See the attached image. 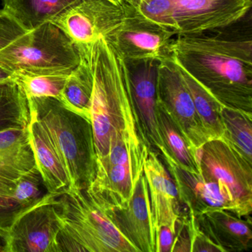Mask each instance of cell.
Segmentation results:
<instances>
[{"mask_svg":"<svg viewBox=\"0 0 252 252\" xmlns=\"http://www.w3.org/2000/svg\"><path fill=\"white\" fill-rule=\"evenodd\" d=\"M236 23L210 33L177 35L171 52L222 105L252 113V27Z\"/></svg>","mask_w":252,"mask_h":252,"instance_id":"6da1fadb","label":"cell"},{"mask_svg":"<svg viewBox=\"0 0 252 252\" xmlns=\"http://www.w3.org/2000/svg\"><path fill=\"white\" fill-rule=\"evenodd\" d=\"M77 47L94 80L91 121L97 158L107 156L113 134L150 146L135 108L125 59L104 37Z\"/></svg>","mask_w":252,"mask_h":252,"instance_id":"7a4b0ae2","label":"cell"},{"mask_svg":"<svg viewBox=\"0 0 252 252\" xmlns=\"http://www.w3.org/2000/svg\"><path fill=\"white\" fill-rule=\"evenodd\" d=\"M28 100L31 114L46 129L65 165L70 188L86 189L96 172L97 156L91 121L69 110L52 97Z\"/></svg>","mask_w":252,"mask_h":252,"instance_id":"3957f363","label":"cell"},{"mask_svg":"<svg viewBox=\"0 0 252 252\" xmlns=\"http://www.w3.org/2000/svg\"><path fill=\"white\" fill-rule=\"evenodd\" d=\"M56 206L60 252H139L86 190L63 191Z\"/></svg>","mask_w":252,"mask_h":252,"instance_id":"277c9868","label":"cell"},{"mask_svg":"<svg viewBox=\"0 0 252 252\" xmlns=\"http://www.w3.org/2000/svg\"><path fill=\"white\" fill-rule=\"evenodd\" d=\"M79 64L77 45L52 22L26 32L0 51V64L14 74L70 75Z\"/></svg>","mask_w":252,"mask_h":252,"instance_id":"5b68a950","label":"cell"},{"mask_svg":"<svg viewBox=\"0 0 252 252\" xmlns=\"http://www.w3.org/2000/svg\"><path fill=\"white\" fill-rule=\"evenodd\" d=\"M199 168L206 180L219 183L226 190L234 215L251 218L252 162L223 138L208 141L199 152Z\"/></svg>","mask_w":252,"mask_h":252,"instance_id":"8992f818","label":"cell"},{"mask_svg":"<svg viewBox=\"0 0 252 252\" xmlns=\"http://www.w3.org/2000/svg\"><path fill=\"white\" fill-rule=\"evenodd\" d=\"M57 194L47 192L39 202L18 214L1 236L2 252H60Z\"/></svg>","mask_w":252,"mask_h":252,"instance_id":"52a82bcc","label":"cell"},{"mask_svg":"<svg viewBox=\"0 0 252 252\" xmlns=\"http://www.w3.org/2000/svg\"><path fill=\"white\" fill-rule=\"evenodd\" d=\"M157 101L196 152L209 141L197 116L191 94L172 57L159 63Z\"/></svg>","mask_w":252,"mask_h":252,"instance_id":"ba28073f","label":"cell"},{"mask_svg":"<svg viewBox=\"0 0 252 252\" xmlns=\"http://www.w3.org/2000/svg\"><path fill=\"white\" fill-rule=\"evenodd\" d=\"M126 17L117 29L106 36L125 60H166L172 57L174 31L146 20L125 5Z\"/></svg>","mask_w":252,"mask_h":252,"instance_id":"9c48e42d","label":"cell"},{"mask_svg":"<svg viewBox=\"0 0 252 252\" xmlns=\"http://www.w3.org/2000/svg\"><path fill=\"white\" fill-rule=\"evenodd\" d=\"M126 14L123 5L109 0H82L52 23L76 45L88 44L110 35L122 24Z\"/></svg>","mask_w":252,"mask_h":252,"instance_id":"30bf717a","label":"cell"},{"mask_svg":"<svg viewBox=\"0 0 252 252\" xmlns=\"http://www.w3.org/2000/svg\"><path fill=\"white\" fill-rule=\"evenodd\" d=\"M178 35L228 27L250 12L252 0H173Z\"/></svg>","mask_w":252,"mask_h":252,"instance_id":"8fae6325","label":"cell"},{"mask_svg":"<svg viewBox=\"0 0 252 252\" xmlns=\"http://www.w3.org/2000/svg\"><path fill=\"white\" fill-rule=\"evenodd\" d=\"M178 190L180 201L195 217L217 209L234 213V206L226 190L200 172L189 170L178 165L165 151L159 152Z\"/></svg>","mask_w":252,"mask_h":252,"instance_id":"7c38bea8","label":"cell"},{"mask_svg":"<svg viewBox=\"0 0 252 252\" xmlns=\"http://www.w3.org/2000/svg\"><path fill=\"white\" fill-rule=\"evenodd\" d=\"M125 62L141 127L150 147L159 151L163 148L157 122V76L160 61L144 59Z\"/></svg>","mask_w":252,"mask_h":252,"instance_id":"4fadbf2b","label":"cell"},{"mask_svg":"<svg viewBox=\"0 0 252 252\" xmlns=\"http://www.w3.org/2000/svg\"><path fill=\"white\" fill-rule=\"evenodd\" d=\"M107 213L121 232L139 252H156V231L144 173L137 181L128 203Z\"/></svg>","mask_w":252,"mask_h":252,"instance_id":"5bb4252c","label":"cell"},{"mask_svg":"<svg viewBox=\"0 0 252 252\" xmlns=\"http://www.w3.org/2000/svg\"><path fill=\"white\" fill-rule=\"evenodd\" d=\"M155 231L162 225L176 226L181 201L175 183L158 153L150 149L144 164Z\"/></svg>","mask_w":252,"mask_h":252,"instance_id":"9a60e30c","label":"cell"},{"mask_svg":"<svg viewBox=\"0 0 252 252\" xmlns=\"http://www.w3.org/2000/svg\"><path fill=\"white\" fill-rule=\"evenodd\" d=\"M141 176L123 165L109 164L96 158L95 178L85 190L103 209L109 212L128 203Z\"/></svg>","mask_w":252,"mask_h":252,"instance_id":"2e32d148","label":"cell"},{"mask_svg":"<svg viewBox=\"0 0 252 252\" xmlns=\"http://www.w3.org/2000/svg\"><path fill=\"white\" fill-rule=\"evenodd\" d=\"M195 218L200 229L224 252H243L252 247L251 218H240L225 209L211 211Z\"/></svg>","mask_w":252,"mask_h":252,"instance_id":"e0dca14e","label":"cell"},{"mask_svg":"<svg viewBox=\"0 0 252 252\" xmlns=\"http://www.w3.org/2000/svg\"><path fill=\"white\" fill-rule=\"evenodd\" d=\"M36 167L48 193L59 194L70 188L68 172L46 129L31 114L29 126Z\"/></svg>","mask_w":252,"mask_h":252,"instance_id":"ac0fdd59","label":"cell"},{"mask_svg":"<svg viewBox=\"0 0 252 252\" xmlns=\"http://www.w3.org/2000/svg\"><path fill=\"white\" fill-rule=\"evenodd\" d=\"M35 168L29 127L0 131V177L16 181Z\"/></svg>","mask_w":252,"mask_h":252,"instance_id":"d6986e66","label":"cell"},{"mask_svg":"<svg viewBox=\"0 0 252 252\" xmlns=\"http://www.w3.org/2000/svg\"><path fill=\"white\" fill-rule=\"evenodd\" d=\"M82 0H3L4 12L29 32L52 22Z\"/></svg>","mask_w":252,"mask_h":252,"instance_id":"ffe728a7","label":"cell"},{"mask_svg":"<svg viewBox=\"0 0 252 252\" xmlns=\"http://www.w3.org/2000/svg\"><path fill=\"white\" fill-rule=\"evenodd\" d=\"M157 122L163 144V148L158 153L165 151L180 166L193 172H200L198 153L200 149L196 152L189 145L170 116L158 103Z\"/></svg>","mask_w":252,"mask_h":252,"instance_id":"44dd1931","label":"cell"},{"mask_svg":"<svg viewBox=\"0 0 252 252\" xmlns=\"http://www.w3.org/2000/svg\"><path fill=\"white\" fill-rule=\"evenodd\" d=\"M178 67L191 94L197 116L209 140L222 138L225 132L222 120V109L224 105L189 73L179 66Z\"/></svg>","mask_w":252,"mask_h":252,"instance_id":"7402d4cb","label":"cell"},{"mask_svg":"<svg viewBox=\"0 0 252 252\" xmlns=\"http://www.w3.org/2000/svg\"><path fill=\"white\" fill-rule=\"evenodd\" d=\"M29 100L15 80L0 83V131L29 127Z\"/></svg>","mask_w":252,"mask_h":252,"instance_id":"603a6c76","label":"cell"},{"mask_svg":"<svg viewBox=\"0 0 252 252\" xmlns=\"http://www.w3.org/2000/svg\"><path fill=\"white\" fill-rule=\"evenodd\" d=\"M93 88L91 70L80 58V64L68 76L60 101L69 110L91 120Z\"/></svg>","mask_w":252,"mask_h":252,"instance_id":"cb8c5ba5","label":"cell"},{"mask_svg":"<svg viewBox=\"0 0 252 252\" xmlns=\"http://www.w3.org/2000/svg\"><path fill=\"white\" fill-rule=\"evenodd\" d=\"M222 138L252 162V113L223 106Z\"/></svg>","mask_w":252,"mask_h":252,"instance_id":"d4e9b609","label":"cell"},{"mask_svg":"<svg viewBox=\"0 0 252 252\" xmlns=\"http://www.w3.org/2000/svg\"><path fill=\"white\" fill-rule=\"evenodd\" d=\"M70 75L15 74L27 98L52 97L60 100Z\"/></svg>","mask_w":252,"mask_h":252,"instance_id":"484cf974","label":"cell"},{"mask_svg":"<svg viewBox=\"0 0 252 252\" xmlns=\"http://www.w3.org/2000/svg\"><path fill=\"white\" fill-rule=\"evenodd\" d=\"M134 10L146 20L174 31L178 35L173 0H147Z\"/></svg>","mask_w":252,"mask_h":252,"instance_id":"4316f807","label":"cell"},{"mask_svg":"<svg viewBox=\"0 0 252 252\" xmlns=\"http://www.w3.org/2000/svg\"><path fill=\"white\" fill-rule=\"evenodd\" d=\"M42 184L40 173L37 167L35 168L16 180L13 199L22 209H27L45 195L41 189Z\"/></svg>","mask_w":252,"mask_h":252,"instance_id":"83f0119b","label":"cell"},{"mask_svg":"<svg viewBox=\"0 0 252 252\" xmlns=\"http://www.w3.org/2000/svg\"><path fill=\"white\" fill-rule=\"evenodd\" d=\"M191 230V252H225L217 245L197 224L195 217L188 212Z\"/></svg>","mask_w":252,"mask_h":252,"instance_id":"f1b7e54d","label":"cell"},{"mask_svg":"<svg viewBox=\"0 0 252 252\" xmlns=\"http://www.w3.org/2000/svg\"><path fill=\"white\" fill-rule=\"evenodd\" d=\"M26 32L27 31L12 17L2 11L0 14V51L8 47Z\"/></svg>","mask_w":252,"mask_h":252,"instance_id":"f546056e","label":"cell"},{"mask_svg":"<svg viewBox=\"0 0 252 252\" xmlns=\"http://www.w3.org/2000/svg\"><path fill=\"white\" fill-rule=\"evenodd\" d=\"M171 252H191V230L189 218L182 216L178 219L175 226V237Z\"/></svg>","mask_w":252,"mask_h":252,"instance_id":"4dcf8cb0","label":"cell"},{"mask_svg":"<svg viewBox=\"0 0 252 252\" xmlns=\"http://www.w3.org/2000/svg\"><path fill=\"white\" fill-rule=\"evenodd\" d=\"M175 237V227L160 225L156 231V252H171Z\"/></svg>","mask_w":252,"mask_h":252,"instance_id":"1f68e13d","label":"cell"},{"mask_svg":"<svg viewBox=\"0 0 252 252\" xmlns=\"http://www.w3.org/2000/svg\"><path fill=\"white\" fill-rule=\"evenodd\" d=\"M15 181L0 177V197L13 198Z\"/></svg>","mask_w":252,"mask_h":252,"instance_id":"d6a6232c","label":"cell"},{"mask_svg":"<svg viewBox=\"0 0 252 252\" xmlns=\"http://www.w3.org/2000/svg\"><path fill=\"white\" fill-rule=\"evenodd\" d=\"M15 80V74L0 64V83Z\"/></svg>","mask_w":252,"mask_h":252,"instance_id":"836d02e7","label":"cell"},{"mask_svg":"<svg viewBox=\"0 0 252 252\" xmlns=\"http://www.w3.org/2000/svg\"><path fill=\"white\" fill-rule=\"evenodd\" d=\"M147 1V0H122L123 4L125 5H129L132 8H135L141 2Z\"/></svg>","mask_w":252,"mask_h":252,"instance_id":"e575fe53","label":"cell"},{"mask_svg":"<svg viewBox=\"0 0 252 252\" xmlns=\"http://www.w3.org/2000/svg\"><path fill=\"white\" fill-rule=\"evenodd\" d=\"M109 1L116 4V5H119V6H122V5H123L122 0H109Z\"/></svg>","mask_w":252,"mask_h":252,"instance_id":"d590c367","label":"cell"},{"mask_svg":"<svg viewBox=\"0 0 252 252\" xmlns=\"http://www.w3.org/2000/svg\"><path fill=\"white\" fill-rule=\"evenodd\" d=\"M2 9H0V14H1V13H2Z\"/></svg>","mask_w":252,"mask_h":252,"instance_id":"8d00e7d4","label":"cell"}]
</instances>
